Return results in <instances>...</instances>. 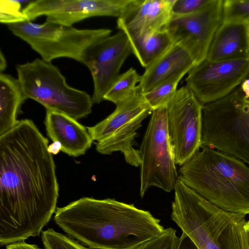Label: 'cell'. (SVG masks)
<instances>
[{
	"mask_svg": "<svg viewBox=\"0 0 249 249\" xmlns=\"http://www.w3.org/2000/svg\"><path fill=\"white\" fill-rule=\"evenodd\" d=\"M175 249H199L191 238L185 233L178 237Z\"/></svg>",
	"mask_w": 249,
	"mask_h": 249,
	"instance_id": "83f0119b",
	"label": "cell"
},
{
	"mask_svg": "<svg viewBox=\"0 0 249 249\" xmlns=\"http://www.w3.org/2000/svg\"><path fill=\"white\" fill-rule=\"evenodd\" d=\"M28 98L18 78L10 74H0V136L18 124L17 115L21 106Z\"/></svg>",
	"mask_w": 249,
	"mask_h": 249,
	"instance_id": "d6986e66",
	"label": "cell"
},
{
	"mask_svg": "<svg viewBox=\"0 0 249 249\" xmlns=\"http://www.w3.org/2000/svg\"><path fill=\"white\" fill-rule=\"evenodd\" d=\"M244 228L247 241L248 249H249V220L246 221L244 226Z\"/></svg>",
	"mask_w": 249,
	"mask_h": 249,
	"instance_id": "d6a6232c",
	"label": "cell"
},
{
	"mask_svg": "<svg viewBox=\"0 0 249 249\" xmlns=\"http://www.w3.org/2000/svg\"><path fill=\"white\" fill-rule=\"evenodd\" d=\"M131 0H37L28 3L22 12L28 20L41 16L67 26L93 17L119 18Z\"/></svg>",
	"mask_w": 249,
	"mask_h": 249,
	"instance_id": "5bb4252c",
	"label": "cell"
},
{
	"mask_svg": "<svg viewBox=\"0 0 249 249\" xmlns=\"http://www.w3.org/2000/svg\"><path fill=\"white\" fill-rule=\"evenodd\" d=\"M44 123L48 136L68 155H84L91 147L93 141L87 127L70 116L47 110Z\"/></svg>",
	"mask_w": 249,
	"mask_h": 249,
	"instance_id": "2e32d148",
	"label": "cell"
},
{
	"mask_svg": "<svg viewBox=\"0 0 249 249\" xmlns=\"http://www.w3.org/2000/svg\"><path fill=\"white\" fill-rule=\"evenodd\" d=\"M129 40L132 53L145 69L174 43L166 29Z\"/></svg>",
	"mask_w": 249,
	"mask_h": 249,
	"instance_id": "ffe728a7",
	"label": "cell"
},
{
	"mask_svg": "<svg viewBox=\"0 0 249 249\" xmlns=\"http://www.w3.org/2000/svg\"><path fill=\"white\" fill-rule=\"evenodd\" d=\"M175 0H131L118 18L117 28L129 39L164 29L172 16Z\"/></svg>",
	"mask_w": 249,
	"mask_h": 249,
	"instance_id": "9a60e30c",
	"label": "cell"
},
{
	"mask_svg": "<svg viewBox=\"0 0 249 249\" xmlns=\"http://www.w3.org/2000/svg\"><path fill=\"white\" fill-rule=\"evenodd\" d=\"M222 0H210L198 11L173 15L166 29L174 43L185 48L196 64L206 59L213 37L223 22Z\"/></svg>",
	"mask_w": 249,
	"mask_h": 249,
	"instance_id": "7c38bea8",
	"label": "cell"
},
{
	"mask_svg": "<svg viewBox=\"0 0 249 249\" xmlns=\"http://www.w3.org/2000/svg\"><path fill=\"white\" fill-rule=\"evenodd\" d=\"M178 237L176 230L170 227L160 235L144 243L136 249H175Z\"/></svg>",
	"mask_w": 249,
	"mask_h": 249,
	"instance_id": "484cf974",
	"label": "cell"
},
{
	"mask_svg": "<svg viewBox=\"0 0 249 249\" xmlns=\"http://www.w3.org/2000/svg\"><path fill=\"white\" fill-rule=\"evenodd\" d=\"M48 140L31 120L0 136V245L39 235L56 211L59 186Z\"/></svg>",
	"mask_w": 249,
	"mask_h": 249,
	"instance_id": "6da1fadb",
	"label": "cell"
},
{
	"mask_svg": "<svg viewBox=\"0 0 249 249\" xmlns=\"http://www.w3.org/2000/svg\"><path fill=\"white\" fill-rule=\"evenodd\" d=\"M53 219L91 249H136L165 230L150 212L108 198L82 197L57 208Z\"/></svg>",
	"mask_w": 249,
	"mask_h": 249,
	"instance_id": "7a4b0ae2",
	"label": "cell"
},
{
	"mask_svg": "<svg viewBox=\"0 0 249 249\" xmlns=\"http://www.w3.org/2000/svg\"><path fill=\"white\" fill-rule=\"evenodd\" d=\"M152 111L140 93L116 105L115 110L104 120L87 127L92 141L97 142L96 151L104 155L120 151L127 163L140 166L139 150L133 147L136 144L137 131Z\"/></svg>",
	"mask_w": 249,
	"mask_h": 249,
	"instance_id": "9c48e42d",
	"label": "cell"
},
{
	"mask_svg": "<svg viewBox=\"0 0 249 249\" xmlns=\"http://www.w3.org/2000/svg\"><path fill=\"white\" fill-rule=\"evenodd\" d=\"M240 89L246 98H249V74L240 85Z\"/></svg>",
	"mask_w": 249,
	"mask_h": 249,
	"instance_id": "f546056e",
	"label": "cell"
},
{
	"mask_svg": "<svg viewBox=\"0 0 249 249\" xmlns=\"http://www.w3.org/2000/svg\"><path fill=\"white\" fill-rule=\"evenodd\" d=\"M203 106L186 86L177 90L166 106L176 164L188 161L201 147Z\"/></svg>",
	"mask_w": 249,
	"mask_h": 249,
	"instance_id": "30bf717a",
	"label": "cell"
},
{
	"mask_svg": "<svg viewBox=\"0 0 249 249\" xmlns=\"http://www.w3.org/2000/svg\"><path fill=\"white\" fill-rule=\"evenodd\" d=\"M249 55L245 22H222L210 45L206 59L217 61Z\"/></svg>",
	"mask_w": 249,
	"mask_h": 249,
	"instance_id": "ac0fdd59",
	"label": "cell"
},
{
	"mask_svg": "<svg viewBox=\"0 0 249 249\" xmlns=\"http://www.w3.org/2000/svg\"><path fill=\"white\" fill-rule=\"evenodd\" d=\"M23 0H0V21L7 25L18 23L28 20L21 9Z\"/></svg>",
	"mask_w": 249,
	"mask_h": 249,
	"instance_id": "d4e9b609",
	"label": "cell"
},
{
	"mask_svg": "<svg viewBox=\"0 0 249 249\" xmlns=\"http://www.w3.org/2000/svg\"><path fill=\"white\" fill-rule=\"evenodd\" d=\"M174 190L171 219L199 249H248L245 215L219 208L179 178Z\"/></svg>",
	"mask_w": 249,
	"mask_h": 249,
	"instance_id": "277c9868",
	"label": "cell"
},
{
	"mask_svg": "<svg viewBox=\"0 0 249 249\" xmlns=\"http://www.w3.org/2000/svg\"><path fill=\"white\" fill-rule=\"evenodd\" d=\"M245 26L247 44L249 51V20L245 21Z\"/></svg>",
	"mask_w": 249,
	"mask_h": 249,
	"instance_id": "836d02e7",
	"label": "cell"
},
{
	"mask_svg": "<svg viewBox=\"0 0 249 249\" xmlns=\"http://www.w3.org/2000/svg\"><path fill=\"white\" fill-rule=\"evenodd\" d=\"M131 53L129 40L121 31L95 41L85 50L81 63L92 75L93 104L104 100L105 95L120 74L121 67Z\"/></svg>",
	"mask_w": 249,
	"mask_h": 249,
	"instance_id": "4fadbf2b",
	"label": "cell"
},
{
	"mask_svg": "<svg viewBox=\"0 0 249 249\" xmlns=\"http://www.w3.org/2000/svg\"><path fill=\"white\" fill-rule=\"evenodd\" d=\"M202 146L230 154L249 164V98L240 88L203 106Z\"/></svg>",
	"mask_w": 249,
	"mask_h": 249,
	"instance_id": "5b68a950",
	"label": "cell"
},
{
	"mask_svg": "<svg viewBox=\"0 0 249 249\" xmlns=\"http://www.w3.org/2000/svg\"><path fill=\"white\" fill-rule=\"evenodd\" d=\"M210 0H175L172 15L185 16L194 13L206 5Z\"/></svg>",
	"mask_w": 249,
	"mask_h": 249,
	"instance_id": "4316f807",
	"label": "cell"
},
{
	"mask_svg": "<svg viewBox=\"0 0 249 249\" xmlns=\"http://www.w3.org/2000/svg\"><path fill=\"white\" fill-rule=\"evenodd\" d=\"M41 240L44 249H91L67 234L49 228L41 232Z\"/></svg>",
	"mask_w": 249,
	"mask_h": 249,
	"instance_id": "603a6c76",
	"label": "cell"
},
{
	"mask_svg": "<svg viewBox=\"0 0 249 249\" xmlns=\"http://www.w3.org/2000/svg\"><path fill=\"white\" fill-rule=\"evenodd\" d=\"M139 150L141 197L152 186L167 192L174 190L179 176L168 130L166 107L153 110Z\"/></svg>",
	"mask_w": 249,
	"mask_h": 249,
	"instance_id": "ba28073f",
	"label": "cell"
},
{
	"mask_svg": "<svg viewBox=\"0 0 249 249\" xmlns=\"http://www.w3.org/2000/svg\"><path fill=\"white\" fill-rule=\"evenodd\" d=\"M48 150L49 152L52 154H56L61 150V146L58 142H53L51 145H49Z\"/></svg>",
	"mask_w": 249,
	"mask_h": 249,
	"instance_id": "4dcf8cb0",
	"label": "cell"
},
{
	"mask_svg": "<svg viewBox=\"0 0 249 249\" xmlns=\"http://www.w3.org/2000/svg\"><path fill=\"white\" fill-rule=\"evenodd\" d=\"M184 76V74H180L173 77L161 83L151 90L142 93L153 110L166 107L176 93L178 85Z\"/></svg>",
	"mask_w": 249,
	"mask_h": 249,
	"instance_id": "7402d4cb",
	"label": "cell"
},
{
	"mask_svg": "<svg viewBox=\"0 0 249 249\" xmlns=\"http://www.w3.org/2000/svg\"><path fill=\"white\" fill-rule=\"evenodd\" d=\"M196 65L187 50L174 43L145 68L138 85L140 93L146 92L161 83L180 74H186Z\"/></svg>",
	"mask_w": 249,
	"mask_h": 249,
	"instance_id": "e0dca14e",
	"label": "cell"
},
{
	"mask_svg": "<svg viewBox=\"0 0 249 249\" xmlns=\"http://www.w3.org/2000/svg\"><path fill=\"white\" fill-rule=\"evenodd\" d=\"M249 74V55L241 58L196 64L188 72L186 86L206 105L231 93Z\"/></svg>",
	"mask_w": 249,
	"mask_h": 249,
	"instance_id": "8fae6325",
	"label": "cell"
},
{
	"mask_svg": "<svg viewBox=\"0 0 249 249\" xmlns=\"http://www.w3.org/2000/svg\"><path fill=\"white\" fill-rule=\"evenodd\" d=\"M23 92L47 110L60 112L77 120L91 112L93 103L86 92L66 82L58 68L51 62L36 58L16 66Z\"/></svg>",
	"mask_w": 249,
	"mask_h": 249,
	"instance_id": "8992f818",
	"label": "cell"
},
{
	"mask_svg": "<svg viewBox=\"0 0 249 249\" xmlns=\"http://www.w3.org/2000/svg\"><path fill=\"white\" fill-rule=\"evenodd\" d=\"M249 20V0H226L223 4V22Z\"/></svg>",
	"mask_w": 249,
	"mask_h": 249,
	"instance_id": "cb8c5ba5",
	"label": "cell"
},
{
	"mask_svg": "<svg viewBox=\"0 0 249 249\" xmlns=\"http://www.w3.org/2000/svg\"><path fill=\"white\" fill-rule=\"evenodd\" d=\"M201 148L181 166L178 178L219 208L249 214V167L230 154L208 146Z\"/></svg>",
	"mask_w": 249,
	"mask_h": 249,
	"instance_id": "3957f363",
	"label": "cell"
},
{
	"mask_svg": "<svg viewBox=\"0 0 249 249\" xmlns=\"http://www.w3.org/2000/svg\"><path fill=\"white\" fill-rule=\"evenodd\" d=\"M15 36L28 44L43 60L67 57L82 62L85 50L95 41L108 36L109 29H79L46 20L43 24L25 21L7 25Z\"/></svg>",
	"mask_w": 249,
	"mask_h": 249,
	"instance_id": "52a82bcc",
	"label": "cell"
},
{
	"mask_svg": "<svg viewBox=\"0 0 249 249\" xmlns=\"http://www.w3.org/2000/svg\"><path fill=\"white\" fill-rule=\"evenodd\" d=\"M141 75L133 68L120 74L106 93L104 100L111 102L116 105L134 96L138 91V83Z\"/></svg>",
	"mask_w": 249,
	"mask_h": 249,
	"instance_id": "44dd1931",
	"label": "cell"
},
{
	"mask_svg": "<svg viewBox=\"0 0 249 249\" xmlns=\"http://www.w3.org/2000/svg\"><path fill=\"white\" fill-rule=\"evenodd\" d=\"M5 249H43L35 244L27 243L25 241H18L6 246Z\"/></svg>",
	"mask_w": 249,
	"mask_h": 249,
	"instance_id": "f1b7e54d",
	"label": "cell"
},
{
	"mask_svg": "<svg viewBox=\"0 0 249 249\" xmlns=\"http://www.w3.org/2000/svg\"><path fill=\"white\" fill-rule=\"evenodd\" d=\"M7 67V62L5 57L2 52L0 50V73H2L4 71Z\"/></svg>",
	"mask_w": 249,
	"mask_h": 249,
	"instance_id": "1f68e13d",
	"label": "cell"
}]
</instances>
